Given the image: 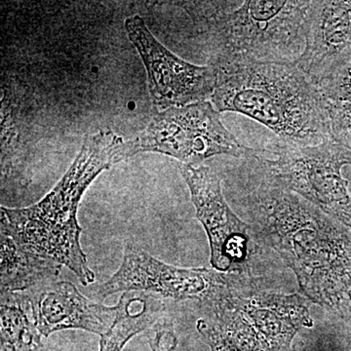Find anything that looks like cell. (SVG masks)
Segmentation results:
<instances>
[{"label": "cell", "mask_w": 351, "mask_h": 351, "mask_svg": "<svg viewBox=\"0 0 351 351\" xmlns=\"http://www.w3.org/2000/svg\"><path fill=\"white\" fill-rule=\"evenodd\" d=\"M260 235L297 276L307 300L346 314L351 306V232L267 180L248 200Z\"/></svg>", "instance_id": "6da1fadb"}, {"label": "cell", "mask_w": 351, "mask_h": 351, "mask_svg": "<svg viewBox=\"0 0 351 351\" xmlns=\"http://www.w3.org/2000/svg\"><path fill=\"white\" fill-rule=\"evenodd\" d=\"M124 145L125 140L112 131L88 135L71 167L43 200L25 208L1 207L2 228L25 248L68 267L83 286L93 284L96 276L80 244L78 207L101 172L125 160Z\"/></svg>", "instance_id": "7a4b0ae2"}, {"label": "cell", "mask_w": 351, "mask_h": 351, "mask_svg": "<svg viewBox=\"0 0 351 351\" xmlns=\"http://www.w3.org/2000/svg\"><path fill=\"white\" fill-rule=\"evenodd\" d=\"M311 2H186L193 31L215 69L248 63L294 64L306 46Z\"/></svg>", "instance_id": "3957f363"}, {"label": "cell", "mask_w": 351, "mask_h": 351, "mask_svg": "<svg viewBox=\"0 0 351 351\" xmlns=\"http://www.w3.org/2000/svg\"><path fill=\"white\" fill-rule=\"evenodd\" d=\"M217 69L211 103L219 112L246 115L287 144L334 140L319 89L295 63L248 62Z\"/></svg>", "instance_id": "277c9868"}, {"label": "cell", "mask_w": 351, "mask_h": 351, "mask_svg": "<svg viewBox=\"0 0 351 351\" xmlns=\"http://www.w3.org/2000/svg\"><path fill=\"white\" fill-rule=\"evenodd\" d=\"M237 276L218 299L202 304L197 330L211 351H292L295 335L313 326L309 300L258 290Z\"/></svg>", "instance_id": "5b68a950"}, {"label": "cell", "mask_w": 351, "mask_h": 351, "mask_svg": "<svg viewBox=\"0 0 351 351\" xmlns=\"http://www.w3.org/2000/svg\"><path fill=\"white\" fill-rule=\"evenodd\" d=\"M276 158H256L263 163L270 182L308 201L351 232V197L341 168L351 164V151L335 140L302 147L287 143L270 149Z\"/></svg>", "instance_id": "8992f818"}, {"label": "cell", "mask_w": 351, "mask_h": 351, "mask_svg": "<svg viewBox=\"0 0 351 351\" xmlns=\"http://www.w3.org/2000/svg\"><path fill=\"white\" fill-rule=\"evenodd\" d=\"M140 152H157L196 166L216 156L253 158L258 151L240 144L213 104L204 101L157 113L144 131L125 141L126 159Z\"/></svg>", "instance_id": "52a82bcc"}, {"label": "cell", "mask_w": 351, "mask_h": 351, "mask_svg": "<svg viewBox=\"0 0 351 351\" xmlns=\"http://www.w3.org/2000/svg\"><path fill=\"white\" fill-rule=\"evenodd\" d=\"M237 276V274L216 269L175 267L147 252L127 246L117 272L106 282L92 288L91 293L100 301L117 293L141 292L175 301L196 300L205 304L218 299Z\"/></svg>", "instance_id": "ba28073f"}, {"label": "cell", "mask_w": 351, "mask_h": 351, "mask_svg": "<svg viewBox=\"0 0 351 351\" xmlns=\"http://www.w3.org/2000/svg\"><path fill=\"white\" fill-rule=\"evenodd\" d=\"M124 25L147 69L154 107L165 110L211 99L218 82V69L178 57L154 38L141 16L127 18Z\"/></svg>", "instance_id": "9c48e42d"}, {"label": "cell", "mask_w": 351, "mask_h": 351, "mask_svg": "<svg viewBox=\"0 0 351 351\" xmlns=\"http://www.w3.org/2000/svg\"><path fill=\"white\" fill-rule=\"evenodd\" d=\"M191 191L196 217L204 226L211 251L212 267L223 274H237L246 265L249 226L228 206L219 176L208 166L180 165Z\"/></svg>", "instance_id": "30bf717a"}, {"label": "cell", "mask_w": 351, "mask_h": 351, "mask_svg": "<svg viewBox=\"0 0 351 351\" xmlns=\"http://www.w3.org/2000/svg\"><path fill=\"white\" fill-rule=\"evenodd\" d=\"M351 59V1H313L307 16L306 46L295 64L316 85Z\"/></svg>", "instance_id": "8fae6325"}, {"label": "cell", "mask_w": 351, "mask_h": 351, "mask_svg": "<svg viewBox=\"0 0 351 351\" xmlns=\"http://www.w3.org/2000/svg\"><path fill=\"white\" fill-rule=\"evenodd\" d=\"M39 331L47 338L63 330H83L101 337L112 329L119 306L91 301L69 281H56L31 292Z\"/></svg>", "instance_id": "7c38bea8"}, {"label": "cell", "mask_w": 351, "mask_h": 351, "mask_svg": "<svg viewBox=\"0 0 351 351\" xmlns=\"http://www.w3.org/2000/svg\"><path fill=\"white\" fill-rule=\"evenodd\" d=\"M1 293L34 292L56 282L63 265L25 248L6 228L0 232Z\"/></svg>", "instance_id": "4fadbf2b"}, {"label": "cell", "mask_w": 351, "mask_h": 351, "mask_svg": "<svg viewBox=\"0 0 351 351\" xmlns=\"http://www.w3.org/2000/svg\"><path fill=\"white\" fill-rule=\"evenodd\" d=\"M0 351H38L43 334L31 292L1 293Z\"/></svg>", "instance_id": "5bb4252c"}, {"label": "cell", "mask_w": 351, "mask_h": 351, "mask_svg": "<svg viewBox=\"0 0 351 351\" xmlns=\"http://www.w3.org/2000/svg\"><path fill=\"white\" fill-rule=\"evenodd\" d=\"M117 306L119 315L110 332L101 337L99 351H122L136 335L151 329L164 311L160 298L141 292L124 293Z\"/></svg>", "instance_id": "9a60e30c"}]
</instances>
